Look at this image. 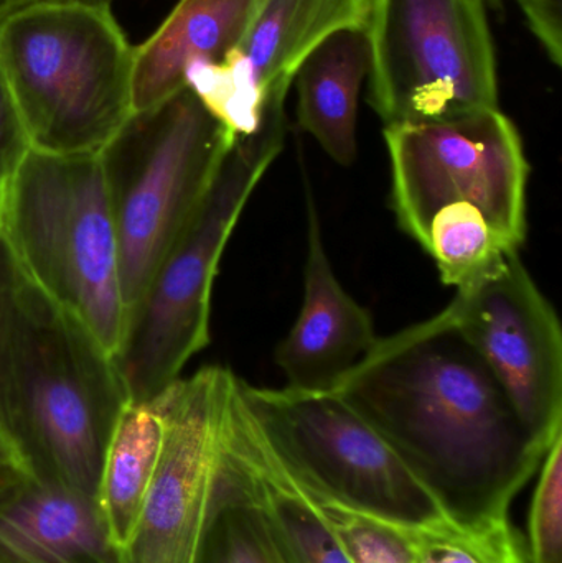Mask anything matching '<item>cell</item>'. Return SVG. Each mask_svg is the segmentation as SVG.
<instances>
[{
	"label": "cell",
	"mask_w": 562,
	"mask_h": 563,
	"mask_svg": "<svg viewBox=\"0 0 562 563\" xmlns=\"http://www.w3.org/2000/svg\"><path fill=\"white\" fill-rule=\"evenodd\" d=\"M286 98L276 96L269 102L253 134L234 139L190 223L125 311L114 361L131 402L161 396L210 343L218 266L247 200L283 151Z\"/></svg>",
	"instance_id": "obj_5"
},
{
	"label": "cell",
	"mask_w": 562,
	"mask_h": 563,
	"mask_svg": "<svg viewBox=\"0 0 562 563\" xmlns=\"http://www.w3.org/2000/svg\"><path fill=\"white\" fill-rule=\"evenodd\" d=\"M421 246L436 261L442 284L464 288L520 253L474 207L442 208L429 221Z\"/></svg>",
	"instance_id": "obj_20"
},
{
	"label": "cell",
	"mask_w": 562,
	"mask_h": 563,
	"mask_svg": "<svg viewBox=\"0 0 562 563\" xmlns=\"http://www.w3.org/2000/svg\"><path fill=\"white\" fill-rule=\"evenodd\" d=\"M33 2H43V0H0V16L7 15V13L13 12V10ZM91 2L111 3V0H91Z\"/></svg>",
	"instance_id": "obj_28"
},
{
	"label": "cell",
	"mask_w": 562,
	"mask_h": 563,
	"mask_svg": "<svg viewBox=\"0 0 562 563\" xmlns=\"http://www.w3.org/2000/svg\"><path fill=\"white\" fill-rule=\"evenodd\" d=\"M260 0H180L157 32L134 48L132 112L187 88L190 66L221 62L243 38Z\"/></svg>",
	"instance_id": "obj_16"
},
{
	"label": "cell",
	"mask_w": 562,
	"mask_h": 563,
	"mask_svg": "<svg viewBox=\"0 0 562 563\" xmlns=\"http://www.w3.org/2000/svg\"><path fill=\"white\" fill-rule=\"evenodd\" d=\"M442 313L487 364L531 435L550 449L562 435V330L518 253L459 288Z\"/></svg>",
	"instance_id": "obj_10"
},
{
	"label": "cell",
	"mask_w": 562,
	"mask_h": 563,
	"mask_svg": "<svg viewBox=\"0 0 562 563\" xmlns=\"http://www.w3.org/2000/svg\"><path fill=\"white\" fill-rule=\"evenodd\" d=\"M332 390L454 525L507 518L548 452L442 311L379 338Z\"/></svg>",
	"instance_id": "obj_1"
},
{
	"label": "cell",
	"mask_w": 562,
	"mask_h": 563,
	"mask_svg": "<svg viewBox=\"0 0 562 563\" xmlns=\"http://www.w3.org/2000/svg\"><path fill=\"white\" fill-rule=\"evenodd\" d=\"M370 68L366 29L327 36L297 71V119L337 164L356 161V119L363 79Z\"/></svg>",
	"instance_id": "obj_17"
},
{
	"label": "cell",
	"mask_w": 562,
	"mask_h": 563,
	"mask_svg": "<svg viewBox=\"0 0 562 563\" xmlns=\"http://www.w3.org/2000/svg\"><path fill=\"white\" fill-rule=\"evenodd\" d=\"M29 151V137L0 71V188L12 177Z\"/></svg>",
	"instance_id": "obj_24"
},
{
	"label": "cell",
	"mask_w": 562,
	"mask_h": 563,
	"mask_svg": "<svg viewBox=\"0 0 562 563\" xmlns=\"http://www.w3.org/2000/svg\"><path fill=\"white\" fill-rule=\"evenodd\" d=\"M554 65L562 59V0H518Z\"/></svg>",
	"instance_id": "obj_25"
},
{
	"label": "cell",
	"mask_w": 562,
	"mask_h": 563,
	"mask_svg": "<svg viewBox=\"0 0 562 563\" xmlns=\"http://www.w3.org/2000/svg\"><path fill=\"white\" fill-rule=\"evenodd\" d=\"M372 0H260L221 62L190 66L187 88L233 137L260 128L273 96L289 92L304 59L332 33L366 29Z\"/></svg>",
	"instance_id": "obj_12"
},
{
	"label": "cell",
	"mask_w": 562,
	"mask_h": 563,
	"mask_svg": "<svg viewBox=\"0 0 562 563\" xmlns=\"http://www.w3.org/2000/svg\"><path fill=\"white\" fill-rule=\"evenodd\" d=\"M0 563H124L95 499L19 475L0 489Z\"/></svg>",
	"instance_id": "obj_15"
},
{
	"label": "cell",
	"mask_w": 562,
	"mask_h": 563,
	"mask_svg": "<svg viewBox=\"0 0 562 563\" xmlns=\"http://www.w3.org/2000/svg\"><path fill=\"white\" fill-rule=\"evenodd\" d=\"M238 390L264 445L309 498L399 528L445 519L392 446L339 394L269 389L240 377Z\"/></svg>",
	"instance_id": "obj_7"
},
{
	"label": "cell",
	"mask_w": 562,
	"mask_h": 563,
	"mask_svg": "<svg viewBox=\"0 0 562 563\" xmlns=\"http://www.w3.org/2000/svg\"><path fill=\"white\" fill-rule=\"evenodd\" d=\"M234 139L185 88L132 112L99 151L125 311L190 223Z\"/></svg>",
	"instance_id": "obj_6"
},
{
	"label": "cell",
	"mask_w": 562,
	"mask_h": 563,
	"mask_svg": "<svg viewBox=\"0 0 562 563\" xmlns=\"http://www.w3.org/2000/svg\"><path fill=\"white\" fill-rule=\"evenodd\" d=\"M396 220L421 244L442 208H478L520 250L527 240L528 167L514 122L498 108L448 121L385 128Z\"/></svg>",
	"instance_id": "obj_9"
},
{
	"label": "cell",
	"mask_w": 562,
	"mask_h": 563,
	"mask_svg": "<svg viewBox=\"0 0 562 563\" xmlns=\"http://www.w3.org/2000/svg\"><path fill=\"white\" fill-rule=\"evenodd\" d=\"M240 400L247 449L260 476L264 501L290 558L296 563H352L316 503L287 476L271 455L241 396Z\"/></svg>",
	"instance_id": "obj_19"
},
{
	"label": "cell",
	"mask_w": 562,
	"mask_h": 563,
	"mask_svg": "<svg viewBox=\"0 0 562 563\" xmlns=\"http://www.w3.org/2000/svg\"><path fill=\"white\" fill-rule=\"evenodd\" d=\"M19 475V470L15 468V463H13L9 449L3 442L2 433H0V489Z\"/></svg>",
	"instance_id": "obj_27"
},
{
	"label": "cell",
	"mask_w": 562,
	"mask_h": 563,
	"mask_svg": "<svg viewBox=\"0 0 562 563\" xmlns=\"http://www.w3.org/2000/svg\"><path fill=\"white\" fill-rule=\"evenodd\" d=\"M370 104L385 128L498 108L482 0H372Z\"/></svg>",
	"instance_id": "obj_8"
},
{
	"label": "cell",
	"mask_w": 562,
	"mask_h": 563,
	"mask_svg": "<svg viewBox=\"0 0 562 563\" xmlns=\"http://www.w3.org/2000/svg\"><path fill=\"white\" fill-rule=\"evenodd\" d=\"M307 261L304 301L296 323L277 344L274 361L287 387L310 393L337 384L379 341L372 314L342 287L323 246L322 227L306 175Z\"/></svg>",
	"instance_id": "obj_13"
},
{
	"label": "cell",
	"mask_w": 562,
	"mask_h": 563,
	"mask_svg": "<svg viewBox=\"0 0 562 563\" xmlns=\"http://www.w3.org/2000/svg\"><path fill=\"white\" fill-rule=\"evenodd\" d=\"M484 3H488V5L497 7L500 5L502 0H482Z\"/></svg>",
	"instance_id": "obj_29"
},
{
	"label": "cell",
	"mask_w": 562,
	"mask_h": 563,
	"mask_svg": "<svg viewBox=\"0 0 562 563\" xmlns=\"http://www.w3.org/2000/svg\"><path fill=\"white\" fill-rule=\"evenodd\" d=\"M227 367L207 366L155 397L164 442L124 563H194L213 485Z\"/></svg>",
	"instance_id": "obj_11"
},
{
	"label": "cell",
	"mask_w": 562,
	"mask_h": 563,
	"mask_svg": "<svg viewBox=\"0 0 562 563\" xmlns=\"http://www.w3.org/2000/svg\"><path fill=\"white\" fill-rule=\"evenodd\" d=\"M129 402L114 357L16 271L0 328V433L20 475L96 501Z\"/></svg>",
	"instance_id": "obj_2"
},
{
	"label": "cell",
	"mask_w": 562,
	"mask_h": 563,
	"mask_svg": "<svg viewBox=\"0 0 562 563\" xmlns=\"http://www.w3.org/2000/svg\"><path fill=\"white\" fill-rule=\"evenodd\" d=\"M162 442L164 417L157 399L129 402L112 433L96 495L109 541L121 554L134 534Z\"/></svg>",
	"instance_id": "obj_18"
},
{
	"label": "cell",
	"mask_w": 562,
	"mask_h": 563,
	"mask_svg": "<svg viewBox=\"0 0 562 563\" xmlns=\"http://www.w3.org/2000/svg\"><path fill=\"white\" fill-rule=\"evenodd\" d=\"M408 532L416 563H528L527 545L508 516L477 526L445 518Z\"/></svg>",
	"instance_id": "obj_21"
},
{
	"label": "cell",
	"mask_w": 562,
	"mask_h": 563,
	"mask_svg": "<svg viewBox=\"0 0 562 563\" xmlns=\"http://www.w3.org/2000/svg\"><path fill=\"white\" fill-rule=\"evenodd\" d=\"M0 241L20 276L81 321L114 357L125 305L99 155L30 148L2 187Z\"/></svg>",
	"instance_id": "obj_4"
},
{
	"label": "cell",
	"mask_w": 562,
	"mask_h": 563,
	"mask_svg": "<svg viewBox=\"0 0 562 563\" xmlns=\"http://www.w3.org/2000/svg\"><path fill=\"white\" fill-rule=\"evenodd\" d=\"M0 195H2V188H0Z\"/></svg>",
	"instance_id": "obj_30"
},
{
	"label": "cell",
	"mask_w": 562,
	"mask_h": 563,
	"mask_svg": "<svg viewBox=\"0 0 562 563\" xmlns=\"http://www.w3.org/2000/svg\"><path fill=\"white\" fill-rule=\"evenodd\" d=\"M132 69L111 3L43 0L0 16V71L30 148L99 154L132 114Z\"/></svg>",
	"instance_id": "obj_3"
},
{
	"label": "cell",
	"mask_w": 562,
	"mask_h": 563,
	"mask_svg": "<svg viewBox=\"0 0 562 563\" xmlns=\"http://www.w3.org/2000/svg\"><path fill=\"white\" fill-rule=\"evenodd\" d=\"M16 279V269L7 253L5 246L0 241V328H2L3 313H5L7 300L13 282Z\"/></svg>",
	"instance_id": "obj_26"
},
{
	"label": "cell",
	"mask_w": 562,
	"mask_h": 563,
	"mask_svg": "<svg viewBox=\"0 0 562 563\" xmlns=\"http://www.w3.org/2000/svg\"><path fill=\"white\" fill-rule=\"evenodd\" d=\"M312 501L352 563H416L408 529L329 503Z\"/></svg>",
	"instance_id": "obj_22"
},
{
	"label": "cell",
	"mask_w": 562,
	"mask_h": 563,
	"mask_svg": "<svg viewBox=\"0 0 562 563\" xmlns=\"http://www.w3.org/2000/svg\"><path fill=\"white\" fill-rule=\"evenodd\" d=\"M540 466L528 516V563H562V435Z\"/></svg>",
	"instance_id": "obj_23"
},
{
	"label": "cell",
	"mask_w": 562,
	"mask_h": 563,
	"mask_svg": "<svg viewBox=\"0 0 562 563\" xmlns=\"http://www.w3.org/2000/svg\"><path fill=\"white\" fill-rule=\"evenodd\" d=\"M236 377L224 399L213 485L194 563H296L264 501L247 449Z\"/></svg>",
	"instance_id": "obj_14"
}]
</instances>
